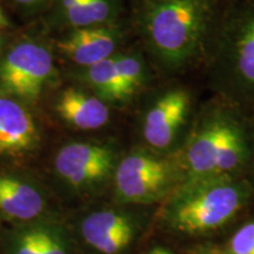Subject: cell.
Wrapping results in <instances>:
<instances>
[{
	"mask_svg": "<svg viewBox=\"0 0 254 254\" xmlns=\"http://www.w3.org/2000/svg\"><path fill=\"white\" fill-rule=\"evenodd\" d=\"M232 0H136L135 25L166 75L204 67Z\"/></svg>",
	"mask_w": 254,
	"mask_h": 254,
	"instance_id": "1",
	"label": "cell"
},
{
	"mask_svg": "<svg viewBox=\"0 0 254 254\" xmlns=\"http://www.w3.org/2000/svg\"><path fill=\"white\" fill-rule=\"evenodd\" d=\"M177 157L185 180L250 177L254 171V138L249 112L213 94L199 105Z\"/></svg>",
	"mask_w": 254,
	"mask_h": 254,
	"instance_id": "2",
	"label": "cell"
},
{
	"mask_svg": "<svg viewBox=\"0 0 254 254\" xmlns=\"http://www.w3.org/2000/svg\"><path fill=\"white\" fill-rule=\"evenodd\" d=\"M254 201L250 177L185 180L161 202V225L177 236L201 237L217 232Z\"/></svg>",
	"mask_w": 254,
	"mask_h": 254,
	"instance_id": "3",
	"label": "cell"
},
{
	"mask_svg": "<svg viewBox=\"0 0 254 254\" xmlns=\"http://www.w3.org/2000/svg\"><path fill=\"white\" fill-rule=\"evenodd\" d=\"M204 68L214 95L254 106V0H232Z\"/></svg>",
	"mask_w": 254,
	"mask_h": 254,
	"instance_id": "4",
	"label": "cell"
},
{
	"mask_svg": "<svg viewBox=\"0 0 254 254\" xmlns=\"http://www.w3.org/2000/svg\"><path fill=\"white\" fill-rule=\"evenodd\" d=\"M184 182L185 173L177 155L147 147L120 157L112 179L117 202L133 206L161 204Z\"/></svg>",
	"mask_w": 254,
	"mask_h": 254,
	"instance_id": "5",
	"label": "cell"
},
{
	"mask_svg": "<svg viewBox=\"0 0 254 254\" xmlns=\"http://www.w3.org/2000/svg\"><path fill=\"white\" fill-rule=\"evenodd\" d=\"M199 105L189 85L178 81L160 88L151 98L140 120L145 147L177 155L189 135Z\"/></svg>",
	"mask_w": 254,
	"mask_h": 254,
	"instance_id": "6",
	"label": "cell"
},
{
	"mask_svg": "<svg viewBox=\"0 0 254 254\" xmlns=\"http://www.w3.org/2000/svg\"><path fill=\"white\" fill-rule=\"evenodd\" d=\"M51 52L36 41H21L0 59V88L21 103H34L55 75Z\"/></svg>",
	"mask_w": 254,
	"mask_h": 254,
	"instance_id": "7",
	"label": "cell"
},
{
	"mask_svg": "<svg viewBox=\"0 0 254 254\" xmlns=\"http://www.w3.org/2000/svg\"><path fill=\"white\" fill-rule=\"evenodd\" d=\"M113 146L98 142H71L63 146L55 159L58 176L73 189H97L113 179L119 161Z\"/></svg>",
	"mask_w": 254,
	"mask_h": 254,
	"instance_id": "8",
	"label": "cell"
},
{
	"mask_svg": "<svg viewBox=\"0 0 254 254\" xmlns=\"http://www.w3.org/2000/svg\"><path fill=\"white\" fill-rule=\"evenodd\" d=\"M141 221L131 211L106 207L92 212L80 225L81 236L101 254H120L135 239Z\"/></svg>",
	"mask_w": 254,
	"mask_h": 254,
	"instance_id": "9",
	"label": "cell"
},
{
	"mask_svg": "<svg viewBox=\"0 0 254 254\" xmlns=\"http://www.w3.org/2000/svg\"><path fill=\"white\" fill-rule=\"evenodd\" d=\"M125 30L117 23L74 28L58 43L60 52L81 68L103 62L119 52Z\"/></svg>",
	"mask_w": 254,
	"mask_h": 254,
	"instance_id": "10",
	"label": "cell"
},
{
	"mask_svg": "<svg viewBox=\"0 0 254 254\" xmlns=\"http://www.w3.org/2000/svg\"><path fill=\"white\" fill-rule=\"evenodd\" d=\"M39 141V129L30 111L21 101L0 93V157H21Z\"/></svg>",
	"mask_w": 254,
	"mask_h": 254,
	"instance_id": "11",
	"label": "cell"
},
{
	"mask_svg": "<svg viewBox=\"0 0 254 254\" xmlns=\"http://www.w3.org/2000/svg\"><path fill=\"white\" fill-rule=\"evenodd\" d=\"M56 111L66 123L82 131H94L110 122V105L97 95L66 88L57 99Z\"/></svg>",
	"mask_w": 254,
	"mask_h": 254,
	"instance_id": "12",
	"label": "cell"
},
{
	"mask_svg": "<svg viewBox=\"0 0 254 254\" xmlns=\"http://www.w3.org/2000/svg\"><path fill=\"white\" fill-rule=\"evenodd\" d=\"M45 207L43 194L30 183L0 173V212L15 220L39 217Z\"/></svg>",
	"mask_w": 254,
	"mask_h": 254,
	"instance_id": "13",
	"label": "cell"
},
{
	"mask_svg": "<svg viewBox=\"0 0 254 254\" xmlns=\"http://www.w3.org/2000/svg\"><path fill=\"white\" fill-rule=\"evenodd\" d=\"M81 79L92 93L110 105H126L129 103L122 80L117 72L114 56L94 65L84 67Z\"/></svg>",
	"mask_w": 254,
	"mask_h": 254,
	"instance_id": "14",
	"label": "cell"
},
{
	"mask_svg": "<svg viewBox=\"0 0 254 254\" xmlns=\"http://www.w3.org/2000/svg\"><path fill=\"white\" fill-rule=\"evenodd\" d=\"M122 9L123 0H79L64 17L74 28L98 26L117 23Z\"/></svg>",
	"mask_w": 254,
	"mask_h": 254,
	"instance_id": "15",
	"label": "cell"
},
{
	"mask_svg": "<svg viewBox=\"0 0 254 254\" xmlns=\"http://www.w3.org/2000/svg\"><path fill=\"white\" fill-rule=\"evenodd\" d=\"M114 64L123 87L129 101L144 91L151 80V73L147 63L141 53L131 51H119L114 55Z\"/></svg>",
	"mask_w": 254,
	"mask_h": 254,
	"instance_id": "16",
	"label": "cell"
},
{
	"mask_svg": "<svg viewBox=\"0 0 254 254\" xmlns=\"http://www.w3.org/2000/svg\"><path fill=\"white\" fill-rule=\"evenodd\" d=\"M226 254H254V219L244 222L228 239Z\"/></svg>",
	"mask_w": 254,
	"mask_h": 254,
	"instance_id": "17",
	"label": "cell"
},
{
	"mask_svg": "<svg viewBox=\"0 0 254 254\" xmlns=\"http://www.w3.org/2000/svg\"><path fill=\"white\" fill-rule=\"evenodd\" d=\"M14 254H45L41 245L39 228L25 231L19 236L15 243Z\"/></svg>",
	"mask_w": 254,
	"mask_h": 254,
	"instance_id": "18",
	"label": "cell"
},
{
	"mask_svg": "<svg viewBox=\"0 0 254 254\" xmlns=\"http://www.w3.org/2000/svg\"><path fill=\"white\" fill-rule=\"evenodd\" d=\"M41 245H43L45 254H68L66 251L65 244L55 231L39 228Z\"/></svg>",
	"mask_w": 254,
	"mask_h": 254,
	"instance_id": "19",
	"label": "cell"
},
{
	"mask_svg": "<svg viewBox=\"0 0 254 254\" xmlns=\"http://www.w3.org/2000/svg\"><path fill=\"white\" fill-rule=\"evenodd\" d=\"M15 2L21 6H25V7H31V6H38L43 4L46 0H14Z\"/></svg>",
	"mask_w": 254,
	"mask_h": 254,
	"instance_id": "20",
	"label": "cell"
},
{
	"mask_svg": "<svg viewBox=\"0 0 254 254\" xmlns=\"http://www.w3.org/2000/svg\"><path fill=\"white\" fill-rule=\"evenodd\" d=\"M147 254H173L171 251H168L165 247H154L153 250H151Z\"/></svg>",
	"mask_w": 254,
	"mask_h": 254,
	"instance_id": "21",
	"label": "cell"
},
{
	"mask_svg": "<svg viewBox=\"0 0 254 254\" xmlns=\"http://www.w3.org/2000/svg\"><path fill=\"white\" fill-rule=\"evenodd\" d=\"M7 26H9V23H8L7 18H6L5 13H4V12H2V9L0 8V30H1V28L7 27Z\"/></svg>",
	"mask_w": 254,
	"mask_h": 254,
	"instance_id": "22",
	"label": "cell"
},
{
	"mask_svg": "<svg viewBox=\"0 0 254 254\" xmlns=\"http://www.w3.org/2000/svg\"><path fill=\"white\" fill-rule=\"evenodd\" d=\"M249 117L251 120V126H252V132H253V138H254V106L249 111Z\"/></svg>",
	"mask_w": 254,
	"mask_h": 254,
	"instance_id": "23",
	"label": "cell"
},
{
	"mask_svg": "<svg viewBox=\"0 0 254 254\" xmlns=\"http://www.w3.org/2000/svg\"><path fill=\"white\" fill-rule=\"evenodd\" d=\"M196 254H226L225 252H217V251H205V252H200Z\"/></svg>",
	"mask_w": 254,
	"mask_h": 254,
	"instance_id": "24",
	"label": "cell"
},
{
	"mask_svg": "<svg viewBox=\"0 0 254 254\" xmlns=\"http://www.w3.org/2000/svg\"><path fill=\"white\" fill-rule=\"evenodd\" d=\"M2 40H4V38H2L1 32H0V47H1V45H2Z\"/></svg>",
	"mask_w": 254,
	"mask_h": 254,
	"instance_id": "25",
	"label": "cell"
}]
</instances>
